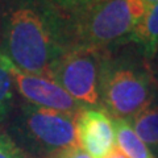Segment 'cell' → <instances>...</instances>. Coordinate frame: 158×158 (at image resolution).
Segmentation results:
<instances>
[{
	"mask_svg": "<svg viewBox=\"0 0 158 158\" xmlns=\"http://www.w3.org/2000/svg\"><path fill=\"white\" fill-rule=\"evenodd\" d=\"M71 48L69 13L50 0H0V53L16 69L46 77Z\"/></svg>",
	"mask_w": 158,
	"mask_h": 158,
	"instance_id": "obj_1",
	"label": "cell"
},
{
	"mask_svg": "<svg viewBox=\"0 0 158 158\" xmlns=\"http://www.w3.org/2000/svg\"><path fill=\"white\" fill-rule=\"evenodd\" d=\"M148 7L144 0H87L67 12L73 46L110 50L127 44Z\"/></svg>",
	"mask_w": 158,
	"mask_h": 158,
	"instance_id": "obj_2",
	"label": "cell"
},
{
	"mask_svg": "<svg viewBox=\"0 0 158 158\" xmlns=\"http://www.w3.org/2000/svg\"><path fill=\"white\" fill-rule=\"evenodd\" d=\"M156 99L149 62L138 53L106 52L100 71V103L112 117L131 118Z\"/></svg>",
	"mask_w": 158,
	"mask_h": 158,
	"instance_id": "obj_3",
	"label": "cell"
},
{
	"mask_svg": "<svg viewBox=\"0 0 158 158\" xmlns=\"http://www.w3.org/2000/svg\"><path fill=\"white\" fill-rule=\"evenodd\" d=\"M75 120L74 115L23 103L15 107L7 120V135L31 158H50L78 145Z\"/></svg>",
	"mask_w": 158,
	"mask_h": 158,
	"instance_id": "obj_4",
	"label": "cell"
},
{
	"mask_svg": "<svg viewBox=\"0 0 158 158\" xmlns=\"http://www.w3.org/2000/svg\"><path fill=\"white\" fill-rule=\"evenodd\" d=\"M107 50L73 46L54 63L46 78L58 83L83 107L100 104V71Z\"/></svg>",
	"mask_w": 158,
	"mask_h": 158,
	"instance_id": "obj_5",
	"label": "cell"
},
{
	"mask_svg": "<svg viewBox=\"0 0 158 158\" xmlns=\"http://www.w3.org/2000/svg\"><path fill=\"white\" fill-rule=\"evenodd\" d=\"M12 77L16 92L25 103L74 116H78L85 108L58 83L46 77L24 73L15 66L12 67Z\"/></svg>",
	"mask_w": 158,
	"mask_h": 158,
	"instance_id": "obj_6",
	"label": "cell"
},
{
	"mask_svg": "<svg viewBox=\"0 0 158 158\" xmlns=\"http://www.w3.org/2000/svg\"><path fill=\"white\" fill-rule=\"evenodd\" d=\"M78 144L91 158H107L115 149V131L112 117L104 108L85 107L78 113Z\"/></svg>",
	"mask_w": 158,
	"mask_h": 158,
	"instance_id": "obj_7",
	"label": "cell"
},
{
	"mask_svg": "<svg viewBox=\"0 0 158 158\" xmlns=\"http://www.w3.org/2000/svg\"><path fill=\"white\" fill-rule=\"evenodd\" d=\"M128 42L135 44L148 62L154 59L158 52V2L148 7L128 38Z\"/></svg>",
	"mask_w": 158,
	"mask_h": 158,
	"instance_id": "obj_8",
	"label": "cell"
},
{
	"mask_svg": "<svg viewBox=\"0 0 158 158\" xmlns=\"http://www.w3.org/2000/svg\"><path fill=\"white\" fill-rule=\"evenodd\" d=\"M115 144L125 158H154L153 153L140 140L127 118L112 117Z\"/></svg>",
	"mask_w": 158,
	"mask_h": 158,
	"instance_id": "obj_9",
	"label": "cell"
},
{
	"mask_svg": "<svg viewBox=\"0 0 158 158\" xmlns=\"http://www.w3.org/2000/svg\"><path fill=\"white\" fill-rule=\"evenodd\" d=\"M127 120L140 140L158 152V103L154 100Z\"/></svg>",
	"mask_w": 158,
	"mask_h": 158,
	"instance_id": "obj_10",
	"label": "cell"
},
{
	"mask_svg": "<svg viewBox=\"0 0 158 158\" xmlns=\"http://www.w3.org/2000/svg\"><path fill=\"white\" fill-rule=\"evenodd\" d=\"M13 65L0 53V124L6 123L16 107V88L12 77Z\"/></svg>",
	"mask_w": 158,
	"mask_h": 158,
	"instance_id": "obj_11",
	"label": "cell"
},
{
	"mask_svg": "<svg viewBox=\"0 0 158 158\" xmlns=\"http://www.w3.org/2000/svg\"><path fill=\"white\" fill-rule=\"evenodd\" d=\"M0 158H31L7 133L0 132Z\"/></svg>",
	"mask_w": 158,
	"mask_h": 158,
	"instance_id": "obj_12",
	"label": "cell"
},
{
	"mask_svg": "<svg viewBox=\"0 0 158 158\" xmlns=\"http://www.w3.org/2000/svg\"><path fill=\"white\" fill-rule=\"evenodd\" d=\"M50 158H91V157L81 146L77 145V146H71V148H67V149L58 152Z\"/></svg>",
	"mask_w": 158,
	"mask_h": 158,
	"instance_id": "obj_13",
	"label": "cell"
},
{
	"mask_svg": "<svg viewBox=\"0 0 158 158\" xmlns=\"http://www.w3.org/2000/svg\"><path fill=\"white\" fill-rule=\"evenodd\" d=\"M52 3H54L57 7L66 12H73L74 9H77L78 7H81L83 3H86L87 0H50Z\"/></svg>",
	"mask_w": 158,
	"mask_h": 158,
	"instance_id": "obj_14",
	"label": "cell"
},
{
	"mask_svg": "<svg viewBox=\"0 0 158 158\" xmlns=\"http://www.w3.org/2000/svg\"><path fill=\"white\" fill-rule=\"evenodd\" d=\"M107 158H125V157L123 156L120 152H118V149H117V148H115V149H113V150L111 152V154L108 156Z\"/></svg>",
	"mask_w": 158,
	"mask_h": 158,
	"instance_id": "obj_15",
	"label": "cell"
},
{
	"mask_svg": "<svg viewBox=\"0 0 158 158\" xmlns=\"http://www.w3.org/2000/svg\"><path fill=\"white\" fill-rule=\"evenodd\" d=\"M144 2L148 4V6H152V4H154V3H157L158 0H144Z\"/></svg>",
	"mask_w": 158,
	"mask_h": 158,
	"instance_id": "obj_16",
	"label": "cell"
},
{
	"mask_svg": "<svg viewBox=\"0 0 158 158\" xmlns=\"http://www.w3.org/2000/svg\"><path fill=\"white\" fill-rule=\"evenodd\" d=\"M157 56H158V52H157V54H156V57H157ZM156 57H154V58H156Z\"/></svg>",
	"mask_w": 158,
	"mask_h": 158,
	"instance_id": "obj_17",
	"label": "cell"
}]
</instances>
